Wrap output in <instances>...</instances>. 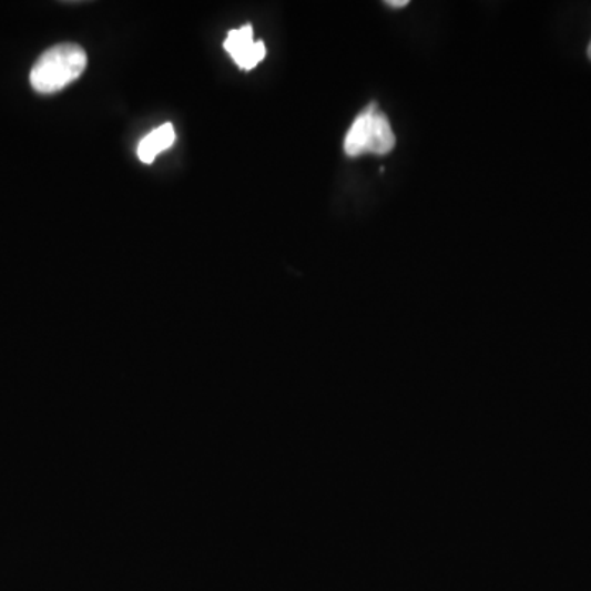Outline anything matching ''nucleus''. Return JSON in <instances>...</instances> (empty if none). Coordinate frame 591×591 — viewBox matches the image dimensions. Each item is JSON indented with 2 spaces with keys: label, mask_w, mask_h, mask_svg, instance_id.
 Returning <instances> with one entry per match:
<instances>
[{
  "label": "nucleus",
  "mask_w": 591,
  "mask_h": 591,
  "mask_svg": "<svg viewBox=\"0 0 591 591\" xmlns=\"http://www.w3.org/2000/svg\"><path fill=\"white\" fill-rule=\"evenodd\" d=\"M88 54L80 44H57L33 64L30 84L39 94H54L84 73Z\"/></svg>",
  "instance_id": "nucleus-1"
},
{
  "label": "nucleus",
  "mask_w": 591,
  "mask_h": 591,
  "mask_svg": "<svg viewBox=\"0 0 591 591\" xmlns=\"http://www.w3.org/2000/svg\"><path fill=\"white\" fill-rule=\"evenodd\" d=\"M225 51L242 70H254L256 64L265 58L266 48L263 42H254V29L244 26L242 29L232 30L224 42Z\"/></svg>",
  "instance_id": "nucleus-2"
},
{
  "label": "nucleus",
  "mask_w": 591,
  "mask_h": 591,
  "mask_svg": "<svg viewBox=\"0 0 591 591\" xmlns=\"http://www.w3.org/2000/svg\"><path fill=\"white\" fill-rule=\"evenodd\" d=\"M396 139L388 119L381 112L370 109V129H368V150L375 155H386L395 149Z\"/></svg>",
  "instance_id": "nucleus-3"
},
{
  "label": "nucleus",
  "mask_w": 591,
  "mask_h": 591,
  "mask_svg": "<svg viewBox=\"0 0 591 591\" xmlns=\"http://www.w3.org/2000/svg\"><path fill=\"white\" fill-rule=\"evenodd\" d=\"M176 140V133H174L173 125L165 124L162 128L153 130L152 133L145 136L139 145V159L140 162L153 163V160L160 155V153L169 150Z\"/></svg>",
  "instance_id": "nucleus-4"
},
{
  "label": "nucleus",
  "mask_w": 591,
  "mask_h": 591,
  "mask_svg": "<svg viewBox=\"0 0 591 591\" xmlns=\"http://www.w3.org/2000/svg\"><path fill=\"white\" fill-rule=\"evenodd\" d=\"M368 129H370V109L358 115L348 130L344 149L348 156H358L368 150Z\"/></svg>",
  "instance_id": "nucleus-5"
},
{
  "label": "nucleus",
  "mask_w": 591,
  "mask_h": 591,
  "mask_svg": "<svg viewBox=\"0 0 591 591\" xmlns=\"http://www.w3.org/2000/svg\"><path fill=\"white\" fill-rule=\"evenodd\" d=\"M386 6L393 7V9H401V7L408 6V0H388Z\"/></svg>",
  "instance_id": "nucleus-6"
},
{
  "label": "nucleus",
  "mask_w": 591,
  "mask_h": 591,
  "mask_svg": "<svg viewBox=\"0 0 591 591\" xmlns=\"http://www.w3.org/2000/svg\"><path fill=\"white\" fill-rule=\"evenodd\" d=\"M589 58H590V61H591V42L589 44Z\"/></svg>",
  "instance_id": "nucleus-7"
}]
</instances>
